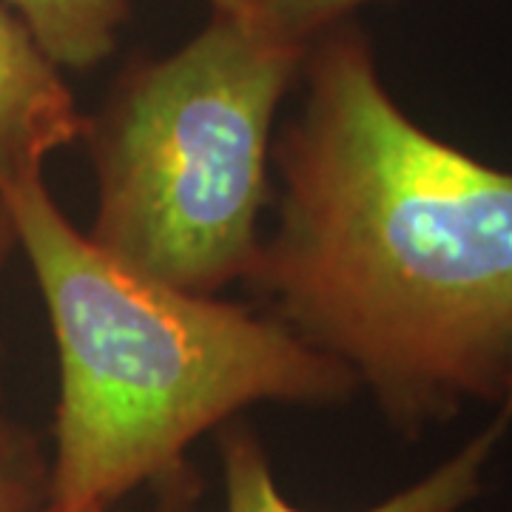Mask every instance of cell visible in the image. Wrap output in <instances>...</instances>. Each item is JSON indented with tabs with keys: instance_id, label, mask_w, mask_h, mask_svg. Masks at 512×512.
Masks as SVG:
<instances>
[{
	"instance_id": "cell-4",
	"label": "cell",
	"mask_w": 512,
	"mask_h": 512,
	"mask_svg": "<svg viewBox=\"0 0 512 512\" xmlns=\"http://www.w3.org/2000/svg\"><path fill=\"white\" fill-rule=\"evenodd\" d=\"M86 126L60 66L0 0V188L43 177L46 160L83 140Z\"/></svg>"
},
{
	"instance_id": "cell-1",
	"label": "cell",
	"mask_w": 512,
	"mask_h": 512,
	"mask_svg": "<svg viewBox=\"0 0 512 512\" xmlns=\"http://www.w3.org/2000/svg\"><path fill=\"white\" fill-rule=\"evenodd\" d=\"M299 74L276 228L248 282L402 433L510 402L512 171L410 120L350 20L313 40Z\"/></svg>"
},
{
	"instance_id": "cell-10",
	"label": "cell",
	"mask_w": 512,
	"mask_h": 512,
	"mask_svg": "<svg viewBox=\"0 0 512 512\" xmlns=\"http://www.w3.org/2000/svg\"><path fill=\"white\" fill-rule=\"evenodd\" d=\"M245 3L248 0H208L211 12H217V15H242Z\"/></svg>"
},
{
	"instance_id": "cell-8",
	"label": "cell",
	"mask_w": 512,
	"mask_h": 512,
	"mask_svg": "<svg viewBox=\"0 0 512 512\" xmlns=\"http://www.w3.org/2000/svg\"><path fill=\"white\" fill-rule=\"evenodd\" d=\"M365 3L373 0H248L242 15L276 40L308 49L322 32L345 23Z\"/></svg>"
},
{
	"instance_id": "cell-5",
	"label": "cell",
	"mask_w": 512,
	"mask_h": 512,
	"mask_svg": "<svg viewBox=\"0 0 512 512\" xmlns=\"http://www.w3.org/2000/svg\"><path fill=\"white\" fill-rule=\"evenodd\" d=\"M512 424V399L498 407L495 416L476 439H470L456 456L436 470L413 481L382 504L362 512H461L484 487V467L490 464L498 441ZM225 512H308L293 507L276 484L274 470L262 441L248 427H225L220 439Z\"/></svg>"
},
{
	"instance_id": "cell-2",
	"label": "cell",
	"mask_w": 512,
	"mask_h": 512,
	"mask_svg": "<svg viewBox=\"0 0 512 512\" xmlns=\"http://www.w3.org/2000/svg\"><path fill=\"white\" fill-rule=\"evenodd\" d=\"M60 359L49 510H111L183 470L194 441L259 402L333 404L348 367L271 313L128 271L29 177L0 188Z\"/></svg>"
},
{
	"instance_id": "cell-3",
	"label": "cell",
	"mask_w": 512,
	"mask_h": 512,
	"mask_svg": "<svg viewBox=\"0 0 512 512\" xmlns=\"http://www.w3.org/2000/svg\"><path fill=\"white\" fill-rule=\"evenodd\" d=\"M305 49L248 15H211L171 55L134 63L89 120L97 200L86 237L177 291L248 279L279 103Z\"/></svg>"
},
{
	"instance_id": "cell-11",
	"label": "cell",
	"mask_w": 512,
	"mask_h": 512,
	"mask_svg": "<svg viewBox=\"0 0 512 512\" xmlns=\"http://www.w3.org/2000/svg\"><path fill=\"white\" fill-rule=\"evenodd\" d=\"M46 512H55V510H49V507H46ZM83 512H111V510H83Z\"/></svg>"
},
{
	"instance_id": "cell-9",
	"label": "cell",
	"mask_w": 512,
	"mask_h": 512,
	"mask_svg": "<svg viewBox=\"0 0 512 512\" xmlns=\"http://www.w3.org/2000/svg\"><path fill=\"white\" fill-rule=\"evenodd\" d=\"M18 248V237H15V225H12V217H9V208L3 202V194H0V265L9 259V254Z\"/></svg>"
},
{
	"instance_id": "cell-6",
	"label": "cell",
	"mask_w": 512,
	"mask_h": 512,
	"mask_svg": "<svg viewBox=\"0 0 512 512\" xmlns=\"http://www.w3.org/2000/svg\"><path fill=\"white\" fill-rule=\"evenodd\" d=\"M60 69L86 72L117 46L128 0H6Z\"/></svg>"
},
{
	"instance_id": "cell-7",
	"label": "cell",
	"mask_w": 512,
	"mask_h": 512,
	"mask_svg": "<svg viewBox=\"0 0 512 512\" xmlns=\"http://www.w3.org/2000/svg\"><path fill=\"white\" fill-rule=\"evenodd\" d=\"M49 456L0 396V512H46Z\"/></svg>"
}]
</instances>
